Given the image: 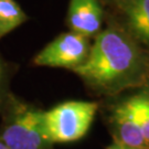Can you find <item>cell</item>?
Masks as SVG:
<instances>
[{"instance_id": "cell-1", "label": "cell", "mask_w": 149, "mask_h": 149, "mask_svg": "<svg viewBox=\"0 0 149 149\" xmlns=\"http://www.w3.org/2000/svg\"><path fill=\"white\" fill-rule=\"evenodd\" d=\"M146 64L144 54L127 34L107 28L96 36L86 60L74 73L96 90L114 93L138 85Z\"/></svg>"}, {"instance_id": "cell-2", "label": "cell", "mask_w": 149, "mask_h": 149, "mask_svg": "<svg viewBox=\"0 0 149 149\" xmlns=\"http://www.w3.org/2000/svg\"><path fill=\"white\" fill-rule=\"evenodd\" d=\"M40 109L10 93L0 113V138L9 149H54L40 126Z\"/></svg>"}, {"instance_id": "cell-3", "label": "cell", "mask_w": 149, "mask_h": 149, "mask_svg": "<svg viewBox=\"0 0 149 149\" xmlns=\"http://www.w3.org/2000/svg\"><path fill=\"white\" fill-rule=\"evenodd\" d=\"M98 109L95 102L69 101L40 112V126L52 145L80 140L90 130Z\"/></svg>"}, {"instance_id": "cell-4", "label": "cell", "mask_w": 149, "mask_h": 149, "mask_svg": "<svg viewBox=\"0 0 149 149\" xmlns=\"http://www.w3.org/2000/svg\"><path fill=\"white\" fill-rule=\"evenodd\" d=\"M88 39L73 31L62 33L34 56L33 63L38 66L62 68L74 71L85 61L90 53Z\"/></svg>"}, {"instance_id": "cell-5", "label": "cell", "mask_w": 149, "mask_h": 149, "mask_svg": "<svg viewBox=\"0 0 149 149\" xmlns=\"http://www.w3.org/2000/svg\"><path fill=\"white\" fill-rule=\"evenodd\" d=\"M109 127L113 141L133 148L149 149L148 140L135 117L128 100L114 107L109 116Z\"/></svg>"}, {"instance_id": "cell-6", "label": "cell", "mask_w": 149, "mask_h": 149, "mask_svg": "<svg viewBox=\"0 0 149 149\" xmlns=\"http://www.w3.org/2000/svg\"><path fill=\"white\" fill-rule=\"evenodd\" d=\"M66 21L71 31L87 38L97 36L103 24L100 0H70Z\"/></svg>"}, {"instance_id": "cell-7", "label": "cell", "mask_w": 149, "mask_h": 149, "mask_svg": "<svg viewBox=\"0 0 149 149\" xmlns=\"http://www.w3.org/2000/svg\"><path fill=\"white\" fill-rule=\"evenodd\" d=\"M118 3L130 32L149 45V0H118Z\"/></svg>"}, {"instance_id": "cell-8", "label": "cell", "mask_w": 149, "mask_h": 149, "mask_svg": "<svg viewBox=\"0 0 149 149\" xmlns=\"http://www.w3.org/2000/svg\"><path fill=\"white\" fill-rule=\"evenodd\" d=\"M28 16L16 0H0V39L27 22Z\"/></svg>"}, {"instance_id": "cell-9", "label": "cell", "mask_w": 149, "mask_h": 149, "mask_svg": "<svg viewBox=\"0 0 149 149\" xmlns=\"http://www.w3.org/2000/svg\"><path fill=\"white\" fill-rule=\"evenodd\" d=\"M135 117L149 143V92H143L127 98Z\"/></svg>"}, {"instance_id": "cell-10", "label": "cell", "mask_w": 149, "mask_h": 149, "mask_svg": "<svg viewBox=\"0 0 149 149\" xmlns=\"http://www.w3.org/2000/svg\"><path fill=\"white\" fill-rule=\"evenodd\" d=\"M10 76L11 70L10 65L6 62L3 56L0 53V113L2 111V107L5 105L8 96L10 95Z\"/></svg>"}, {"instance_id": "cell-11", "label": "cell", "mask_w": 149, "mask_h": 149, "mask_svg": "<svg viewBox=\"0 0 149 149\" xmlns=\"http://www.w3.org/2000/svg\"><path fill=\"white\" fill-rule=\"evenodd\" d=\"M107 149H139V148H133V147H128V146H125V145L118 144V143H115L113 141L112 144L109 145Z\"/></svg>"}, {"instance_id": "cell-12", "label": "cell", "mask_w": 149, "mask_h": 149, "mask_svg": "<svg viewBox=\"0 0 149 149\" xmlns=\"http://www.w3.org/2000/svg\"><path fill=\"white\" fill-rule=\"evenodd\" d=\"M0 149H9L7 146H6V144L2 141V139L0 138Z\"/></svg>"}]
</instances>
